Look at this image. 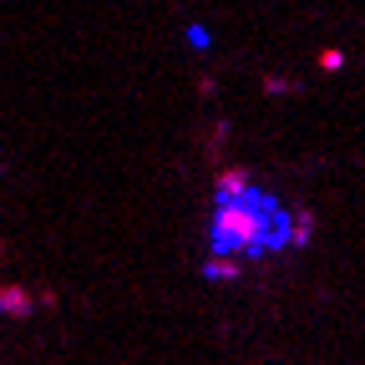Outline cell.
<instances>
[{
    "mask_svg": "<svg viewBox=\"0 0 365 365\" xmlns=\"http://www.w3.org/2000/svg\"><path fill=\"white\" fill-rule=\"evenodd\" d=\"M314 234V223L289 208L274 188L259 182L244 168H228L213 182V213H208V279H234L244 264L289 254Z\"/></svg>",
    "mask_w": 365,
    "mask_h": 365,
    "instance_id": "6da1fadb",
    "label": "cell"
},
{
    "mask_svg": "<svg viewBox=\"0 0 365 365\" xmlns=\"http://www.w3.org/2000/svg\"><path fill=\"white\" fill-rule=\"evenodd\" d=\"M0 309H11V314H16V309H31V299H26L21 289H6V294H0Z\"/></svg>",
    "mask_w": 365,
    "mask_h": 365,
    "instance_id": "7a4b0ae2",
    "label": "cell"
}]
</instances>
